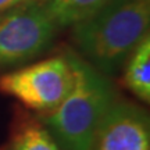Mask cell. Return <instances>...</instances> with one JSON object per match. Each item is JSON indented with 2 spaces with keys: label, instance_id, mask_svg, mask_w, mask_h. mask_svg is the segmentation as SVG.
<instances>
[{
  "label": "cell",
  "instance_id": "obj_1",
  "mask_svg": "<svg viewBox=\"0 0 150 150\" xmlns=\"http://www.w3.org/2000/svg\"><path fill=\"white\" fill-rule=\"evenodd\" d=\"M150 0H110L74 24V40L97 70L112 72L147 36Z\"/></svg>",
  "mask_w": 150,
  "mask_h": 150
},
{
  "label": "cell",
  "instance_id": "obj_2",
  "mask_svg": "<svg viewBox=\"0 0 150 150\" xmlns=\"http://www.w3.org/2000/svg\"><path fill=\"white\" fill-rule=\"evenodd\" d=\"M72 70V88L47 118L60 143L67 150H91L93 136L112 104L108 81L74 54L65 56Z\"/></svg>",
  "mask_w": 150,
  "mask_h": 150
},
{
  "label": "cell",
  "instance_id": "obj_3",
  "mask_svg": "<svg viewBox=\"0 0 150 150\" xmlns=\"http://www.w3.org/2000/svg\"><path fill=\"white\" fill-rule=\"evenodd\" d=\"M72 82L67 57H52L0 76V91L29 108L49 111L57 108L67 97Z\"/></svg>",
  "mask_w": 150,
  "mask_h": 150
},
{
  "label": "cell",
  "instance_id": "obj_4",
  "mask_svg": "<svg viewBox=\"0 0 150 150\" xmlns=\"http://www.w3.org/2000/svg\"><path fill=\"white\" fill-rule=\"evenodd\" d=\"M56 24L46 7H13L0 17V65H11L35 57L52 42Z\"/></svg>",
  "mask_w": 150,
  "mask_h": 150
},
{
  "label": "cell",
  "instance_id": "obj_5",
  "mask_svg": "<svg viewBox=\"0 0 150 150\" xmlns=\"http://www.w3.org/2000/svg\"><path fill=\"white\" fill-rule=\"evenodd\" d=\"M91 150H150L147 115L129 103L111 104L97 127Z\"/></svg>",
  "mask_w": 150,
  "mask_h": 150
},
{
  "label": "cell",
  "instance_id": "obj_6",
  "mask_svg": "<svg viewBox=\"0 0 150 150\" xmlns=\"http://www.w3.org/2000/svg\"><path fill=\"white\" fill-rule=\"evenodd\" d=\"M125 85L140 100H150V39L145 36L135 47L125 70Z\"/></svg>",
  "mask_w": 150,
  "mask_h": 150
},
{
  "label": "cell",
  "instance_id": "obj_7",
  "mask_svg": "<svg viewBox=\"0 0 150 150\" xmlns=\"http://www.w3.org/2000/svg\"><path fill=\"white\" fill-rule=\"evenodd\" d=\"M110 0H49L46 10L56 25H74L95 14Z\"/></svg>",
  "mask_w": 150,
  "mask_h": 150
},
{
  "label": "cell",
  "instance_id": "obj_8",
  "mask_svg": "<svg viewBox=\"0 0 150 150\" xmlns=\"http://www.w3.org/2000/svg\"><path fill=\"white\" fill-rule=\"evenodd\" d=\"M13 150H60L46 129L32 125L22 129L14 142Z\"/></svg>",
  "mask_w": 150,
  "mask_h": 150
},
{
  "label": "cell",
  "instance_id": "obj_9",
  "mask_svg": "<svg viewBox=\"0 0 150 150\" xmlns=\"http://www.w3.org/2000/svg\"><path fill=\"white\" fill-rule=\"evenodd\" d=\"M31 0H0V11H4V10H10L16 6L24 4V3H28Z\"/></svg>",
  "mask_w": 150,
  "mask_h": 150
}]
</instances>
